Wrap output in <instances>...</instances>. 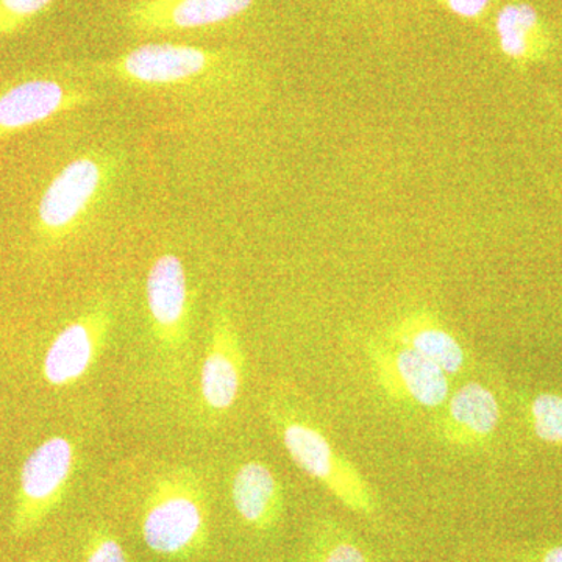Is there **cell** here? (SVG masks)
<instances>
[{"instance_id": "1", "label": "cell", "mask_w": 562, "mask_h": 562, "mask_svg": "<svg viewBox=\"0 0 562 562\" xmlns=\"http://www.w3.org/2000/svg\"><path fill=\"white\" fill-rule=\"evenodd\" d=\"M140 532L151 552L169 560H188L205 547V492L191 469H177L155 482L144 505Z\"/></svg>"}, {"instance_id": "2", "label": "cell", "mask_w": 562, "mask_h": 562, "mask_svg": "<svg viewBox=\"0 0 562 562\" xmlns=\"http://www.w3.org/2000/svg\"><path fill=\"white\" fill-rule=\"evenodd\" d=\"M228 61L222 52L177 43H147L99 66L110 79L149 91H187L221 80Z\"/></svg>"}, {"instance_id": "3", "label": "cell", "mask_w": 562, "mask_h": 562, "mask_svg": "<svg viewBox=\"0 0 562 562\" xmlns=\"http://www.w3.org/2000/svg\"><path fill=\"white\" fill-rule=\"evenodd\" d=\"M276 424L284 449L299 469L351 512L364 516L376 512L375 495L364 476L349 458L333 447L316 425L288 414L277 416Z\"/></svg>"}, {"instance_id": "4", "label": "cell", "mask_w": 562, "mask_h": 562, "mask_svg": "<svg viewBox=\"0 0 562 562\" xmlns=\"http://www.w3.org/2000/svg\"><path fill=\"white\" fill-rule=\"evenodd\" d=\"M113 173V160L95 151L69 161L41 198V235L61 241L79 231L109 190Z\"/></svg>"}, {"instance_id": "5", "label": "cell", "mask_w": 562, "mask_h": 562, "mask_svg": "<svg viewBox=\"0 0 562 562\" xmlns=\"http://www.w3.org/2000/svg\"><path fill=\"white\" fill-rule=\"evenodd\" d=\"M76 461V446L65 436H52L29 454L21 469L11 522L14 536L20 538L35 530L60 505Z\"/></svg>"}, {"instance_id": "6", "label": "cell", "mask_w": 562, "mask_h": 562, "mask_svg": "<svg viewBox=\"0 0 562 562\" xmlns=\"http://www.w3.org/2000/svg\"><path fill=\"white\" fill-rule=\"evenodd\" d=\"M366 353L376 386L391 401L425 409L449 401V375L427 358L379 339L368 344Z\"/></svg>"}, {"instance_id": "7", "label": "cell", "mask_w": 562, "mask_h": 562, "mask_svg": "<svg viewBox=\"0 0 562 562\" xmlns=\"http://www.w3.org/2000/svg\"><path fill=\"white\" fill-rule=\"evenodd\" d=\"M111 328L109 306L95 303L69 322L52 341L43 361L44 380L55 387L79 382L101 357Z\"/></svg>"}, {"instance_id": "8", "label": "cell", "mask_w": 562, "mask_h": 562, "mask_svg": "<svg viewBox=\"0 0 562 562\" xmlns=\"http://www.w3.org/2000/svg\"><path fill=\"white\" fill-rule=\"evenodd\" d=\"M146 302L158 344L162 349H181L190 335V284L177 255H161L150 266Z\"/></svg>"}, {"instance_id": "9", "label": "cell", "mask_w": 562, "mask_h": 562, "mask_svg": "<svg viewBox=\"0 0 562 562\" xmlns=\"http://www.w3.org/2000/svg\"><path fill=\"white\" fill-rule=\"evenodd\" d=\"M244 351L238 328L227 305L214 314L209 347L201 371V394L206 408L213 413H227L241 394L244 380Z\"/></svg>"}, {"instance_id": "10", "label": "cell", "mask_w": 562, "mask_h": 562, "mask_svg": "<svg viewBox=\"0 0 562 562\" xmlns=\"http://www.w3.org/2000/svg\"><path fill=\"white\" fill-rule=\"evenodd\" d=\"M255 0H136L127 13L138 33L201 31L241 16Z\"/></svg>"}, {"instance_id": "11", "label": "cell", "mask_w": 562, "mask_h": 562, "mask_svg": "<svg viewBox=\"0 0 562 562\" xmlns=\"http://www.w3.org/2000/svg\"><path fill=\"white\" fill-rule=\"evenodd\" d=\"M90 101V92L61 81H22L0 94V136L25 131L50 120L55 114L85 106Z\"/></svg>"}, {"instance_id": "12", "label": "cell", "mask_w": 562, "mask_h": 562, "mask_svg": "<svg viewBox=\"0 0 562 562\" xmlns=\"http://www.w3.org/2000/svg\"><path fill=\"white\" fill-rule=\"evenodd\" d=\"M446 403L439 431L450 446L462 449L484 446L501 425V403L482 383L462 384Z\"/></svg>"}, {"instance_id": "13", "label": "cell", "mask_w": 562, "mask_h": 562, "mask_svg": "<svg viewBox=\"0 0 562 562\" xmlns=\"http://www.w3.org/2000/svg\"><path fill=\"white\" fill-rule=\"evenodd\" d=\"M232 501L244 522L255 530H269L283 513L279 476L261 461H247L232 479Z\"/></svg>"}, {"instance_id": "14", "label": "cell", "mask_w": 562, "mask_h": 562, "mask_svg": "<svg viewBox=\"0 0 562 562\" xmlns=\"http://www.w3.org/2000/svg\"><path fill=\"white\" fill-rule=\"evenodd\" d=\"M384 341L405 347L427 358L447 375L460 373L468 361L465 350L452 333L427 314H417L398 322L387 331Z\"/></svg>"}, {"instance_id": "15", "label": "cell", "mask_w": 562, "mask_h": 562, "mask_svg": "<svg viewBox=\"0 0 562 562\" xmlns=\"http://www.w3.org/2000/svg\"><path fill=\"white\" fill-rule=\"evenodd\" d=\"M538 25V11L528 3L517 2L503 7L495 22L502 50L512 58L525 57Z\"/></svg>"}, {"instance_id": "16", "label": "cell", "mask_w": 562, "mask_h": 562, "mask_svg": "<svg viewBox=\"0 0 562 562\" xmlns=\"http://www.w3.org/2000/svg\"><path fill=\"white\" fill-rule=\"evenodd\" d=\"M531 430L539 441L562 446V395L542 392L528 406Z\"/></svg>"}, {"instance_id": "17", "label": "cell", "mask_w": 562, "mask_h": 562, "mask_svg": "<svg viewBox=\"0 0 562 562\" xmlns=\"http://www.w3.org/2000/svg\"><path fill=\"white\" fill-rule=\"evenodd\" d=\"M312 562H369L364 549L339 527H325L314 538Z\"/></svg>"}, {"instance_id": "18", "label": "cell", "mask_w": 562, "mask_h": 562, "mask_svg": "<svg viewBox=\"0 0 562 562\" xmlns=\"http://www.w3.org/2000/svg\"><path fill=\"white\" fill-rule=\"evenodd\" d=\"M54 0H0V36L20 31L46 11Z\"/></svg>"}, {"instance_id": "19", "label": "cell", "mask_w": 562, "mask_h": 562, "mask_svg": "<svg viewBox=\"0 0 562 562\" xmlns=\"http://www.w3.org/2000/svg\"><path fill=\"white\" fill-rule=\"evenodd\" d=\"M83 562H131L127 552L114 536L98 531L91 536L85 549Z\"/></svg>"}, {"instance_id": "20", "label": "cell", "mask_w": 562, "mask_h": 562, "mask_svg": "<svg viewBox=\"0 0 562 562\" xmlns=\"http://www.w3.org/2000/svg\"><path fill=\"white\" fill-rule=\"evenodd\" d=\"M454 14L462 18H476L490 7V0H447Z\"/></svg>"}, {"instance_id": "21", "label": "cell", "mask_w": 562, "mask_h": 562, "mask_svg": "<svg viewBox=\"0 0 562 562\" xmlns=\"http://www.w3.org/2000/svg\"><path fill=\"white\" fill-rule=\"evenodd\" d=\"M530 562H562V546L552 547L543 550L541 554L532 558Z\"/></svg>"}, {"instance_id": "22", "label": "cell", "mask_w": 562, "mask_h": 562, "mask_svg": "<svg viewBox=\"0 0 562 562\" xmlns=\"http://www.w3.org/2000/svg\"><path fill=\"white\" fill-rule=\"evenodd\" d=\"M31 562H49V561H43V560H33Z\"/></svg>"}]
</instances>
